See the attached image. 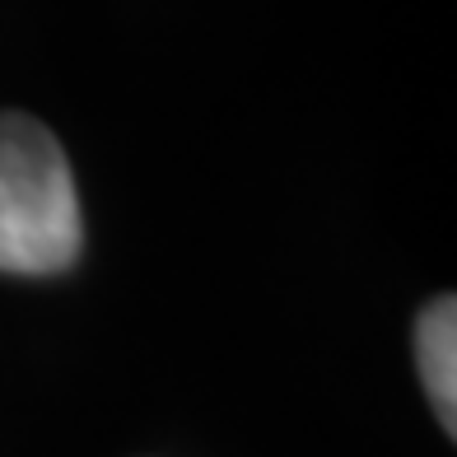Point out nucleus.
Here are the masks:
<instances>
[{"label": "nucleus", "instance_id": "f257e3e1", "mask_svg": "<svg viewBox=\"0 0 457 457\" xmlns=\"http://www.w3.org/2000/svg\"><path fill=\"white\" fill-rule=\"evenodd\" d=\"M79 257V196L61 140L37 117L0 112V271L56 276Z\"/></svg>", "mask_w": 457, "mask_h": 457}, {"label": "nucleus", "instance_id": "f03ea898", "mask_svg": "<svg viewBox=\"0 0 457 457\" xmlns=\"http://www.w3.org/2000/svg\"><path fill=\"white\" fill-rule=\"evenodd\" d=\"M415 355H420V378L434 411H439L444 429H457V303L453 295L434 299L420 327H415Z\"/></svg>", "mask_w": 457, "mask_h": 457}]
</instances>
